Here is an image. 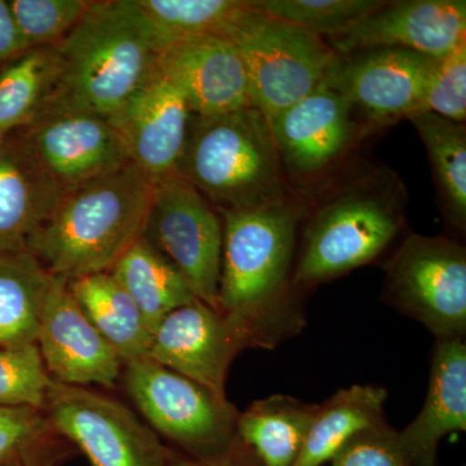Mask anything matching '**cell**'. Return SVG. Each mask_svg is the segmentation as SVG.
<instances>
[{"mask_svg":"<svg viewBox=\"0 0 466 466\" xmlns=\"http://www.w3.org/2000/svg\"><path fill=\"white\" fill-rule=\"evenodd\" d=\"M406 184L385 165L351 171L309 213L300 229L294 285L302 293L376 262L407 222Z\"/></svg>","mask_w":466,"mask_h":466,"instance_id":"2","label":"cell"},{"mask_svg":"<svg viewBox=\"0 0 466 466\" xmlns=\"http://www.w3.org/2000/svg\"><path fill=\"white\" fill-rule=\"evenodd\" d=\"M158 66L186 95L192 115H226L251 106L249 76L238 46L205 34L175 43Z\"/></svg>","mask_w":466,"mask_h":466,"instance_id":"18","label":"cell"},{"mask_svg":"<svg viewBox=\"0 0 466 466\" xmlns=\"http://www.w3.org/2000/svg\"><path fill=\"white\" fill-rule=\"evenodd\" d=\"M67 289L124 364L148 358L152 332L127 291L109 272L66 280Z\"/></svg>","mask_w":466,"mask_h":466,"instance_id":"22","label":"cell"},{"mask_svg":"<svg viewBox=\"0 0 466 466\" xmlns=\"http://www.w3.org/2000/svg\"><path fill=\"white\" fill-rule=\"evenodd\" d=\"M309 204L287 200L223 211L218 306L247 349L274 350L305 329L306 294L294 285L300 229Z\"/></svg>","mask_w":466,"mask_h":466,"instance_id":"1","label":"cell"},{"mask_svg":"<svg viewBox=\"0 0 466 466\" xmlns=\"http://www.w3.org/2000/svg\"><path fill=\"white\" fill-rule=\"evenodd\" d=\"M167 466H263L256 453L242 443L236 441L231 449L217 458L198 459L186 455L180 451L170 450Z\"/></svg>","mask_w":466,"mask_h":466,"instance_id":"35","label":"cell"},{"mask_svg":"<svg viewBox=\"0 0 466 466\" xmlns=\"http://www.w3.org/2000/svg\"><path fill=\"white\" fill-rule=\"evenodd\" d=\"M148 18L161 55L192 36L225 35L227 27L249 5V0H137Z\"/></svg>","mask_w":466,"mask_h":466,"instance_id":"28","label":"cell"},{"mask_svg":"<svg viewBox=\"0 0 466 466\" xmlns=\"http://www.w3.org/2000/svg\"><path fill=\"white\" fill-rule=\"evenodd\" d=\"M122 385L144 421L180 452L211 459L238 441V410L227 397L149 358L126 363Z\"/></svg>","mask_w":466,"mask_h":466,"instance_id":"6","label":"cell"},{"mask_svg":"<svg viewBox=\"0 0 466 466\" xmlns=\"http://www.w3.org/2000/svg\"><path fill=\"white\" fill-rule=\"evenodd\" d=\"M21 52L57 45L84 17L87 0H8Z\"/></svg>","mask_w":466,"mask_h":466,"instance_id":"31","label":"cell"},{"mask_svg":"<svg viewBox=\"0 0 466 466\" xmlns=\"http://www.w3.org/2000/svg\"><path fill=\"white\" fill-rule=\"evenodd\" d=\"M56 48L60 75L47 106L109 119L158 66L161 50L137 0H101Z\"/></svg>","mask_w":466,"mask_h":466,"instance_id":"3","label":"cell"},{"mask_svg":"<svg viewBox=\"0 0 466 466\" xmlns=\"http://www.w3.org/2000/svg\"><path fill=\"white\" fill-rule=\"evenodd\" d=\"M465 431V339L435 341L424 406L397 431L398 443L413 466H437L441 441Z\"/></svg>","mask_w":466,"mask_h":466,"instance_id":"19","label":"cell"},{"mask_svg":"<svg viewBox=\"0 0 466 466\" xmlns=\"http://www.w3.org/2000/svg\"><path fill=\"white\" fill-rule=\"evenodd\" d=\"M223 36L244 58L251 106L268 119L314 91L337 57L323 36L263 14L253 0Z\"/></svg>","mask_w":466,"mask_h":466,"instance_id":"7","label":"cell"},{"mask_svg":"<svg viewBox=\"0 0 466 466\" xmlns=\"http://www.w3.org/2000/svg\"><path fill=\"white\" fill-rule=\"evenodd\" d=\"M382 386L352 385L318 404L305 443L293 466H327L355 435L386 422Z\"/></svg>","mask_w":466,"mask_h":466,"instance_id":"21","label":"cell"},{"mask_svg":"<svg viewBox=\"0 0 466 466\" xmlns=\"http://www.w3.org/2000/svg\"><path fill=\"white\" fill-rule=\"evenodd\" d=\"M268 16L324 39L339 35L383 5L382 0H254Z\"/></svg>","mask_w":466,"mask_h":466,"instance_id":"30","label":"cell"},{"mask_svg":"<svg viewBox=\"0 0 466 466\" xmlns=\"http://www.w3.org/2000/svg\"><path fill=\"white\" fill-rule=\"evenodd\" d=\"M435 58L395 48L337 55L321 82L348 101L364 139L415 115Z\"/></svg>","mask_w":466,"mask_h":466,"instance_id":"11","label":"cell"},{"mask_svg":"<svg viewBox=\"0 0 466 466\" xmlns=\"http://www.w3.org/2000/svg\"><path fill=\"white\" fill-rule=\"evenodd\" d=\"M51 382L36 343L0 349V407L43 410Z\"/></svg>","mask_w":466,"mask_h":466,"instance_id":"32","label":"cell"},{"mask_svg":"<svg viewBox=\"0 0 466 466\" xmlns=\"http://www.w3.org/2000/svg\"><path fill=\"white\" fill-rule=\"evenodd\" d=\"M424 143L441 214L447 225L466 231V127L433 113L408 118Z\"/></svg>","mask_w":466,"mask_h":466,"instance_id":"26","label":"cell"},{"mask_svg":"<svg viewBox=\"0 0 466 466\" xmlns=\"http://www.w3.org/2000/svg\"><path fill=\"white\" fill-rule=\"evenodd\" d=\"M381 302L435 337L465 339L466 248L450 236L410 232L386 260Z\"/></svg>","mask_w":466,"mask_h":466,"instance_id":"8","label":"cell"},{"mask_svg":"<svg viewBox=\"0 0 466 466\" xmlns=\"http://www.w3.org/2000/svg\"><path fill=\"white\" fill-rule=\"evenodd\" d=\"M67 441L52 428L42 410L0 407V466H51Z\"/></svg>","mask_w":466,"mask_h":466,"instance_id":"29","label":"cell"},{"mask_svg":"<svg viewBox=\"0 0 466 466\" xmlns=\"http://www.w3.org/2000/svg\"><path fill=\"white\" fill-rule=\"evenodd\" d=\"M191 118L186 95L157 66L108 121L121 135L131 164L156 182L177 173Z\"/></svg>","mask_w":466,"mask_h":466,"instance_id":"15","label":"cell"},{"mask_svg":"<svg viewBox=\"0 0 466 466\" xmlns=\"http://www.w3.org/2000/svg\"><path fill=\"white\" fill-rule=\"evenodd\" d=\"M150 193L134 164L67 189L27 253L66 280L108 272L142 238Z\"/></svg>","mask_w":466,"mask_h":466,"instance_id":"4","label":"cell"},{"mask_svg":"<svg viewBox=\"0 0 466 466\" xmlns=\"http://www.w3.org/2000/svg\"><path fill=\"white\" fill-rule=\"evenodd\" d=\"M43 412L92 466H167V449L122 401L87 386L52 380Z\"/></svg>","mask_w":466,"mask_h":466,"instance_id":"10","label":"cell"},{"mask_svg":"<svg viewBox=\"0 0 466 466\" xmlns=\"http://www.w3.org/2000/svg\"><path fill=\"white\" fill-rule=\"evenodd\" d=\"M64 192L16 143H2L0 254L27 251Z\"/></svg>","mask_w":466,"mask_h":466,"instance_id":"20","label":"cell"},{"mask_svg":"<svg viewBox=\"0 0 466 466\" xmlns=\"http://www.w3.org/2000/svg\"><path fill=\"white\" fill-rule=\"evenodd\" d=\"M268 121L288 182L299 195L323 186L363 139L348 101L323 82Z\"/></svg>","mask_w":466,"mask_h":466,"instance_id":"12","label":"cell"},{"mask_svg":"<svg viewBox=\"0 0 466 466\" xmlns=\"http://www.w3.org/2000/svg\"><path fill=\"white\" fill-rule=\"evenodd\" d=\"M0 146H2V144H0Z\"/></svg>","mask_w":466,"mask_h":466,"instance_id":"38","label":"cell"},{"mask_svg":"<svg viewBox=\"0 0 466 466\" xmlns=\"http://www.w3.org/2000/svg\"><path fill=\"white\" fill-rule=\"evenodd\" d=\"M108 272L127 291L152 334L170 312L196 299L180 272L143 238Z\"/></svg>","mask_w":466,"mask_h":466,"instance_id":"24","label":"cell"},{"mask_svg":"<svg viewBox=\"0 0 466 466\" xmlns=\"http://www.w3.org/2000/svg\"><path fill=\"white\" fill-rule=\"evenodd\" d=\"M20 55H23V52L18 42L14 17L9 11L8 3L0 0V67Z\"/></svg>","mask_w":466,"mask_h":466,"instance_id":"36","label":"cell"},{"mask_svg":"<svg viewBox=\"0 0 466 466\" xmlns=\"http://www.w3.org/2000/svg\"><path fill=\"white\" fill-rule=\"evenodd\" d=\"M36 346L54 381L115 388L121 380L124 361L86 317L66 279L54 276Z\"/></svg>","mask_w":466,"mask_h":466,"instance_id":"17","label":"cell"},{"mask_svg":"<svg viewBox=\"0 0 466 466\" xmlns=\"http://www.w3.org/2000/svg\"><path fill=\"white\" fill-rule=\"evenodd\" d=\"M424 112L465 124L466 42L435 58L415 115Z\"/></svg>","mask_w":466,"mask_h":466,"instance_id":"33","label":"cell"},{"mask_svg":"<svg viewBox=\"0 0 466 466\" xmlns=\"http://www.w3.org/2000/svg\"><path fill=\"white\" fill-rule=\"evenodd\" d=\"M142 238L180 272L196 299L219 311L222 216L179 174L152 182Z\"/></svg>","mask_w":466,"mask_h":466,"instance_id":"9","label":"cell"},{"mask_svg":"<svg viewBox=\"0 0 466 466\" xmlns=\"http://www.w3.org/2000/svg\"><path fill=\"white\" fill-rule=\"evenodd\" d=\"M318 404L275 394L253 401L238 419V438L263 466H293Z\"/></svg>","mask_w":466,"mask_h":466,"instance_id":"23","label":"cell"},{"mask_svg":"<svg viewBox=\"0 0 466 466\" xmlns=\"http://www.w3.org/2000/svg\"><path fill=\"white\" fill-rule=\"evenodd\" d=\"M466 42L465 0L385 2L346 32L329 38L337 55L395 48L441 57Z\"/></svg>","mask_w":466,"mask_h":466,"instance_id":"14","label":"cell"},{"mask_svg":"<svg viewBox=\"0 0 466 466\" xmlns=\"http://www.w3.org/2000/svg\"><path fill=\"white\" fill-rule=\"evenodd\" d=\"M244 350L245 343L231 321L196 299L158 324L148 358L226 397L229 368Z\"/></svg>","mask_w":466,"mask_h":466,"instance_id":"16","label":"cell"},{"mask_svg":"<svg viewBox=\"0 0 466 466\" xmlns=\"http://www.w3.org/2000/svg\"><path fill=\"white\" fill-rule=\"evenodd\" d=\"M177 174L219 213L299 196L288 182L268 118L254 106L192 115Z\"/></svg>","mask_w":466,"mask_h":466,"instance_id":"5","label":"cell"},{"mask_svg":"<svg viewBox=\"0 0 466 466\" xmlns=\"http://www.w3.org/2000/svg\"><path fill=\"white\" fill-rule=\"evenodd\" d=\"M5 466H25V465L17 464V462H14V464H8V465H5Z\"/></svg>","mask_w":466,"mask_h":466,"instance_id":"37","label":"cell"},{"mask_svg":"<svg viewBox=\"0 0 466 466\" xmlns=\"http://www.w3.org/2000/svg\"><path fill=\"white\" fill-rule=\"evenodd\" d=\"M15 143L64 191L131 164L108 119L76 110L47 106Z\"/></svg>","mask_w":466,"mask_h":466,"instance_id":"13","label":"cell"},{"mask_svg":"<svg viewBox=\"0 0 466 466\" xmlns=\"http://www.w3.org/2000/svg\"><path fill=\"white\" fill-rule=\"evenodd\" d=\"M60 63L55 46L24 52L0 73V144L25 127L54 94Z\"/></svg>","mask_w":466,"mask_h":466,"instance_id":"27","label":"cell"},{"mask_svg":"<svg viewBox=\"0 0 466 466\" xmlns=\"http://www.w3.org/2000/svg\"><path fill=\"white\" fill-rule=\"evenodd\" d=\"M329 466H413L388 422L361 431L337 452Z\"/></svg>","mask_w":466,"mask_h":466,"instance_id":"34","label":"cell"},{"mask_svg":"<svg viewBox=\"0 0 466 466\" xmlns=\"http://www.w3.org/2000/svg\"><path fill=\"white\" fill-rule=\"evenodd\" d=\"M52 281L27 251L0 254V349L36 343Z\"/></svg>","mask_w":466,"mask_h":466,"instance_id":"25","label":"cell"}]
</instances>
